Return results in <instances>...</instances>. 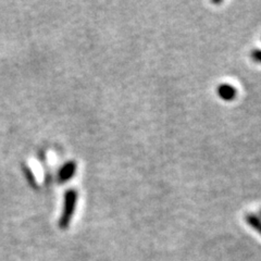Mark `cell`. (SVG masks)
Here are the masks:
<instances>
[{
	"instance_id": "obj_1",
	"label": "cell",
	"mask_w": 261,
	"mask_h": 261,
	"mask_svg": "<svg viewBox=\"0 0 261 261\" xmlns=\"http://www.w3.org/2000/svg\"><path fill=\"white\" fill-rule=\"evenodd\" d=\"M79 193L75 189H68L64 193L63 197V207L62 212L59 218V227L61 230H67L72 222L73 216L75 214V209L77 205Z\"/></svg>"
},
{
	"instance_id": "obj_2",
	"label": "cell",
	"mask_w": 261,
	"mask_h": 261,
	"mask_svg": "<svg viewBox=\"0 0 261 261\" xmlns=\"http://www.w3.org/2000/svg\"><path fill=\"white\" fill-rule=\"evenodd\" d=\"M76 171H77V165L75 161L69 160L67 162H64L58 171V175H57L59 183L64 184L69 182L70 179L74 177Z\"/></svg>"
},
{
	"instance_id": "obj_3",
	"label": "cell",
	"mask_w": 261,
	"mask_h": 261,
	"mask_svg": "<svg viewBox=\"0 0 261 261\" xmlns=\"http://www.w3.org/2000/svg\"><path fill=\"white\" fill-rule=\"evenodd\" d=\"M217 94L224 101H233L238 95V91L233 85L223 83L218 86Z\"/></svg>"
},
{
	"instance_id": "obj_4",
	"label": "cell",
	"mask_w": 261,
	"mask_h": 261,
	"mask_svg": "<svg viewBox=\"0 0 261 261\" xmlns=\"http://www.w3.org/2000/svg\"><path fill=\"white\" fill-rule=\"evenodd\" d=\"M245 221H246V223L252 228V230H255L258 234L261 235V219L257 215L247 214L245 216Z\"/></svg>"
},
{
	"instance_id": "obj_5",
	"label": "cell",
	"mask_w": 261,
	"mask_h": 261,
	"mask_svg": "<svg viewBox=\"0 0 261 261\" xmlns=\"http://www.w3.org/2000/svg\"><path fill=\"white\" fill-rule=\"evenodd\" d=\"M250 58L254 62L261 64V49H254V50H251Z\"/></svg>"
},
{
	"instance_id": "obj_6",
	"label": "cell",
	"mask_w": 261,
	"mask_h": 261,
	"mask_svg": "<svg viewBox=\"0 0 261 261\" xmlns=\"http://www.w3.org/2000/svg\"><path fill=\"white\" fill-rule=\"evenodd\" d=\"M257 216H258V217L261 219V209H260V211L258 212V215H257Z\"/></svg>"
}]
</instances>
